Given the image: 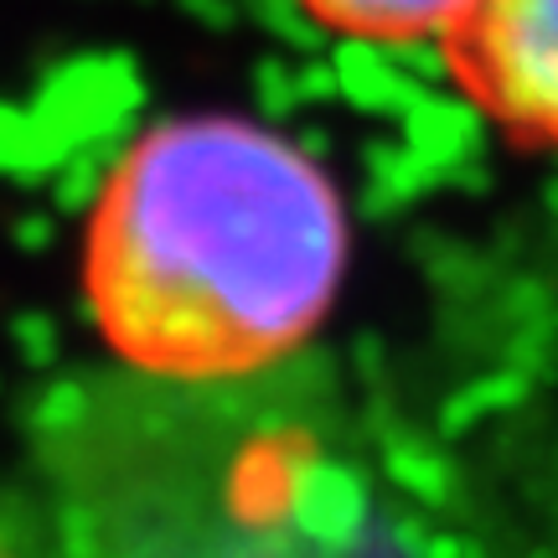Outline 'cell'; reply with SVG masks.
Instances as JSON below:
<instances>
[{"instance_id":"obj_1","label":"cell","mask_w":558,"mask_h":558,"mask_svg":"<svg viewBox=\"0 0 558 558\" xmlns=\"http://www.w3.org/2000/svg\"><path fill=\"white\" fill-rule=\"evenodd\" d=\"M352 228L305 145L243 114L145 124L83 218V300L145 378H264L320 331Z\"/></svg>"},{"instance_id":"obj_2","label":"cell","mask_w":558,"mask_h":558,"mask_svg":"<svg viewBox=\"0 0 558 558\" xmlns=\"http://www.w3.org/2000/svg\"><path fill=\"white\" fill-rule=\"evenodd\" d=\"M439 52L512 145L558 156V0H476Z\"/></svg>"},{"instance_id":"obj_3","label":"cell","mask_w":558,"mask_h":558,"mask_svg":"<svg viewBox=\"0 0 558 558\" xmlns=\"http://www.w3.org/2000/svg\"><path fill=\"white\" fill-rule=\"evenodd\" d=\"M305 21L347 41L373 47H418L450 41L460 21L476 11V0H290Z\"/></svg>"},{"instance_id":"obj_4","label":"cell","mask_w":558,"mask_h":558,"mask_svg":"<svg viewBox=\"0 0 558 558\" xmlns=\"http://www.w3.org/2000/svg\"><path fill=\"white\" fill-rule=\"evenodd\" d=\"M0 558H21V554H16V548H5V543H0Z\"/></svg>"}]
</instances>
